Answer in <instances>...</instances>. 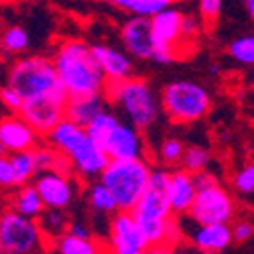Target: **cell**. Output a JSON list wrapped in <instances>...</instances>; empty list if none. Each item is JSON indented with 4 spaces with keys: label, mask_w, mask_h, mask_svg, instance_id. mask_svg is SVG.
<instances>
[{
    "label": "cell",
    "mask_w": 254,
    "mask_h": 254,
    "mask_svg": "<svg viewBox=\"0 0 254 254\" xmlns=\"http://www.w3.org/2000/svg\"><path fill=\"white\" fill-rule=\"evenodd\" d=\"M232 189L244 197L254 195V161L244 163L232 175Z\"/></svg>",
    "instance_id": "cell-30"
},
{
    "label": "cell",
    "mask_w": 254,
    "mask_h": 254,
    "mask_svg": "<svg viewBox=\"0 0 254 254\" xmlns=\"http://www.w3.org/2000/svg\"><path fill=\"white\" fill-rule=\"evenodd\" d=\"M67 232H69V234H73V236H79V238H92L90 226H86L79 220H71L69 226H67Z\"/></svg>",
    "instance_id": "cell-38"
},
{
    "label": "cell",
    "mask_w": 254,
    "mask_h": 254,
    "mask_svg": "<svg viewBox=\"0 0 254 254\" xmlns=\"http://www.w3.org/2000/svg\"><path fill=\"white\" fill-rule=\"evenodd\" d=\"M185 155V144L181 138L177 136H167L161 142V149H159V157L167 167H173V165H181V159Z\"/></svg>",
    "instance_id": "cell-31"
},
{
    "label": "cell",
    "mask_w": 254,
    "mask_h": 254,
    "mask_svg": "<svg viewBox=\"0 0 254 254\" xmlns=\"http://www.w3.org/2000/svg\"><path fill=\"white\" fill-rule=\"evenodd\" d=\"M55 250L57 254H104L94 238H79L69 232L61 234L55 240Z\"/></svg>",
    "instance_id": "cell-24"
},
{
    "label": "cell",
    "mask_w": 254,
    "mask_h": 254,
    "mask_svg": "<svg viewBox=\"0 0 254 254\" xmlns=\"http://www.w3.org/2000/svg\"><path fill=\"white\" fill-rule=\"evenodd\" d=\"M92 51L100 63L106 79H108V83L132 77V59L128 53L118 51L108 45H92Z\"/></svg>",
    "instance_id": "cell-19"
},
{
    "label": "cell",
    "mask_w": 254,
    "mask_h": 254,
    "mask_svg": "<svg viewBox=\"0 0 254 254\" xmlns=\"http://www.w3.org/2000/svg\"><path fill=\"white\" fill-rule=\"evenodd\" d=\"M211 163V155L203 146H187L185 155L181 159V169L189 173H201L207 171V167Z\"/></svg>",
    "instance_id": "cell-29"
},
{
    "label": "cell",
    "mask_w": 254,
    "mask_h": 254,
    "mask_svg": "<svg viewBox=\"0 0 254 254\" xmlns=\"http://www.w3.org/2000/svg\"><path fill=\"white\" fill-rule=\"evenodd\" d=\"M35 161H37V169L41 171H59V173H73L69 159L63 155L61 151H57L55 146L47 144H37L35 149Z\"/></svg>",
    "instance_id": "cell-22"
},
{
    "label": "cell",
    "mask_w": 254,
    "mask_h": 254,
    "mask_svg": "<svg viewBox=\"0 0 254 254\" xmlns=\"http://www.w3.org/2000/svg\"><path fill=\"white\" fill-rule=\"evenodd\" d=\"M228 55L240 65H254V33L230 41Z\"/></svg>",
    "instance_id": "cell-28"
},
{
    "label": "cell",
    "mask_w": 254,
    "mask_h": 254,
    "mask_svg": "<svg viewBox=\"0 0 254 254\" xmlns=\"http://www.w3.org/2000/svg\"><path fill=\"white\" fill-rule=\"evenodd\" d=\"M183 12L177 10L175 6H169L155 16H151V27H153V37L157 49L161 51H173L183 57L181 49V27H183Z\"/></svg>",
    "instance_id": "cell-15"
},
{
    "label": "cell",
    "mask_w": 254,
    "mask_h": 254,
    "mask_svg": "<svg viewBox=\"0 0 254 254\" xmlns=\"http://www.w3.org/2000/svg\"><path fill=\"white\" fill-rule=\"evenodd\" d=\"M102 2H108L112 6H118V8H124L126 12H128L130 4H132V0H102Z\"/></svg>",
    "instance_id": "cell-40"
},
{
    "label": "cell",
    "mask_w": 254,
    "mask_h": 254,
    "mask_svg": "<svg viewBox=\"0 0 254 254\" xmlns=\"http://www.w3.org/2000/svg\"><path fill=\"white\" fill-rule=\"evenodd\" d=\"M187 216L197 224H230L236 216V203L228 189L220 181H214L197 189L195 201Z\"/></svg>",
    "instance_id": "cell-10"
},
{
    "label": "cell",
    "mask_w": 254,
    "mask_h": 254,
    "mask_svg": "<svg viewBox=\"0 0 254 254\" xmlns=\"http://www.w3.org/2000/svg\"><path fill=\"white\" fill-rule=\"evenodd\" d=\"M53 63L63 90L69 96L102 94L106 90V79L100 63L88 45L81 39H65L55 49Z\"/></svg>",
    "instance_id": "cell-2"
},
{
    "label": "cell",
    "mask_w": 254,
    "mask_h": 254,
    "mask_svg": "<svg viewBox=\"0 0 254 254\" xmlns=\"http://www.w3.org/2000/svg\"><path fill=\"white\" fill-rule=\"evenodd\" d=\"M88 134L96 140L100 149L112 159H144L146 142L142 130L130 122L120 120L112 112H102L86 126Z\"/></svg>",
    "instance_id": "cell-5"
},
{
    "label": "cell",
    "mask_w": 254,
    "mask_h": 254,
    "mask_svg": "<svg viewBox=\"0 0 254 254\" xmlns=\"http://www.w3.org/2000/svg\"><path fill=\"white\" fill-rule=\"evenodd\" d=\"M10 161L14 167V175H16V187L31 183L39 169H37V161H35V153L31 151H18V153H10Z\"/></svg>",
    "instance_id": "cell-26"
},
{
    "label": "cell",
    "mask_w": 254,
    "mask_h": 254,
    "mask_svg": "<svg viewBox=\"0 0 254 254\" xmlns=\"http://www.w3.org/2000/svg\"><path fill=\"white\" fill-rule=\"evenodd\" d=\"M2 155H8V151H6V146L0 142V157H2Z\"/></svg>",
    "instance_id": "cell-42"
},
{
    "label": "cell",
    "mask_w": 254,
    "mask_h": 254,
    "mask_svg": "<svg viewBox=\"0 0 254 254\" xmlns=\"http://www.w3.org/2000/svg\"><path fill=\"white\" fill-rule=\"evenodd\" d=\"M67 100H69V94L65 90H57V92H51L45 96H37V98L25 100L18 114L23 116L41 136H47L55 126L65 118Z\"/></svg>",
    "instance_id": "cell-11"
},
{
    "label": "cell",
    "mask_w": 254,
    "mask_h": 254,
    "mask_svg": "<svg viewBox=\"0 0 254 254\" xmlns=\"http://www.w3.org/2000/svg\"><path fill=\"white\" fill-rule=\"evenodd\" d=\"M161 108L169 120L177 124H191L209 112L211 96L201 83L179 79L167 83L161 90Z\"/></svg>",
    "instance_id": "cell-7"
},
{
    "label": "cell",
    "mask_w": 254,
    "mask_h": 254,
    "mask_svg": "<svg viewBox=\"0 0 254 254\" xmlns=\"http://www.w3.org/2000/svg\"><path fill=\"white\" fill-rule=\"evenodd\" d=\"M189 242L205 254H218L232 244V226L230 224H197L187 232Z\"/></svg>",
    "instance_id": "cell-17"
},
{
    "label": "cell",
    "mask_w": 254,
    "mask_h": 254,
    "mask_svg": "<svg viewBox=\"0 0 254 254\" xmlns=\"http://www.w3.org/2000/svg\"><path fill=\"white\" fill-rule=\"evenodd\" d=\"M199 33H201V23L195 16L185 14L183 27H181V43H193V41L199 37Z\"/></svg>",
    "instance_id": "cell-35"
},
{
    "label": "cell",
    "mask_w": 254,
    "mask_h": 254,
    "mask_svg": "<svg viewBox=\"0 0 254 254\" xmlns=\"http://www.w3.org/2000/svg\"><path fill=\"white\" fill-rule=\"evenodd\" d=\"M197 6H199L201 18L207 25H211L220 18L222 8H224V0H197Z\"/></svg>",
    "instance_id": "cell-34"
},
{
    "label": "cell",
    "mask_w": 254,
    "mask_h": 254,
    "mask_svg": "<svg viewBox=\"0 0 254 254\" xmlns=\"http://www.w3.org/2000/svg\"><path fill=\"white\" fill-rule=\"evenodd\" d=\"M39 222V228L43 232L45 240H57L61 234L67 232V226H69V218L65 214V209H57V207H45L43 214L37 218Z\"/></svg>",
    "instance_id": "cell-23"
},
{
    "label": "cell",
    "mask_w": 254,
    "mask_h": 254,
    "mask_svg": "<svg viewBox=\"0 0 254 254\" xmlns=\"http://www.w3.org/2000/svg\"><path fill=\"white\" fill-rule=\"evenodd\" d=\"M195 195H197V187L193 181V173L185 171V169L171 171L169 187H167V199L173 209V214L175 216L189 214V209H191L195 201Z\"/></svg>",
    "instance_id": "cell-18"
},
{
    "label": "cell",
    "mask_w": 254,
    "mask_h": 254,
    "mask_svg": "<svg viewBox=\"0 0 254 254\" xmlns=\"http://www.w3.org/2000/svg\"><path fill=\"white\" fill-rule=\"evenodd\" d=\"M88 199H90V207L96 211V214H116L118 211V203H116L112 191L100 179L90 183Z\"/></svg>",
    "instance_id": "cell-25"
},
{
    "label": "cell",
    "mask_w": 254,
    "mask_h": 254,
    "mask_svg": "<svg viewBox=\"0 0 254 254\" xmlns=\"http://www.w3.org/2000/svg\"><path fill=\"white\" fill-rule=\"evenodd\" d=\"M0 104H2L6 110H10L12 114H18L20 108H23L25 100H23V96H20L14 88H10L6 83L4 88H0Z\"/></svg>",
    "instance_id": "cell-33"
},
{
    "label": "cell",
    "mask_w": 254,
    "mask_h": 254,
    "mask_svg": "<svg viewBox=\"0 0 254 254\" xmlns=\"http://www.w3.org/2000/svg\"><path fill=\"white\" fill-rule=\"evenodd\" d=\"M0 185L2 187H16V175H14V167L8 155L0 157Z\"/></svg>",
    "instance_id": "cell-36"
},
{
    "label": "cell",
    "mask_w": 254,
    "mask_h": 254,
    "mask_svg": "<svg viewBox=\"0 0 254 254\" xmlns=\"http://www.w3.org/2000/svg\"><path fill=\"white\" fill-rule=\"evenodd\" d=\"M45 140L69 159L75 177L81 181L100 179L106 165L110 163V157L96 144L88 130L69 118H63L45 136Z\"/></svg>",
    "instance_id": "cell-3"
},
{
    "label": "cell",
    "mask_w": 254,
    "mask_h": 254,
    "mask_svg": "<svg viewBox=\"0 0 254 254\" xmlns=\"http://www.w3.org/2000/svg\"><path fill=\"white\" fill-rule=\"evenodd\" d=\"M108 104L110 102L104 92L88 94V96H69L67 106H65V118H69L71 122L86 128L94 118H98L102 112H106Z\"/></svg>",
    "instance_id": "cell-20"
},
{
    "label": "cell",
    "mask_w": 254,
    "mask_h": 254,
    "mask_svg": "<svg viewBox=\"0 0 254 254\" xmlns=\"http://www.w3.org/2000/svg\"><path fill=\"white\" fill-rule=\"evenodd\" d=\"M244 8L250 18H254V0H244Z\"/></svg>",
    "instance_id": "cell-41"
},
{
    "label": "cell",
    "mask_w": 254,
    "mask_h": 254,
    "mask_svg": "<svg viewBox=\"0 0 254 254\" xmlns=\"http://www.w3.org/2000/svg\"><path fill=\"white\" fill-rule=\"evenodd\" d=\"M29 45H31L29 31L20 25H12L0 35V47L8 53H23L29 49Z\"/></svg>",
    "instance_id": "cell-27"
},
{
    "label": "cell",
    "mask_w": 254,
    "mask_h": 254,
    "mask_svg": "<svg viewBox=\"0 0 254 254\" xmlns=\"http://www.w3.org/2000/svg\"><path fill=\"white\" fill-rule=\"evenodd\" d=\"M175 0H132V4L128 8L130 14H138V16H155L157 12L173 6Z\"/></svg>",
    "instance_id": "cell-32"
},
{
    "label": "cell",
    "mask_w": 254,
    "mask_h": 254,
    "mask_svg": "<svg viewBox=\"0 0 254 254\" xmlns=\"http://www.w3.org/2000/svg\"><path fill=\"white\" fill-rule=\"evenodd\" d=\"M108 238L110 254H146L151 248L149 238L144 236L130 211H116L112 216Z\"/></svg>",
    "instance_id": "cell-12"
},
{
    "label": "cell",
    "mask_w": 254,
    "mask_h": 254,
    "mask_svg": "<svg viewBox=\"0 0 254 254\" xmlns=\"http://www.w3.org/2000/svg\"><path fill=\"white\" fill-rule=\"evenodd\" d=\"M254 236V224L250 220H236V224L232 226V238L234 242H246Z\"/></svg>",
    "instance_id": "cell-37"
},
{
    "label": "cell",
    "mask_w": 254,
    "mask_h": 254,
    "mask_svg": "<svg viewBox=\"0 0 254 254\" xmlns=\"http://www.w3.org/2000/svg\"><path fill=\"white\" fill-rule=\"evenodd\" d=\"M146 254H175V252H173V246L169 244H155L146 250Z\"/></svg>",
    "instance_id": "cell-39"
},
{
    "label": "cell",
    "mask_w": 254,
    "mask_h": 254,
    "mask_svg": "<svg viewBox=\"0 0 254 254\" xmlns=\"http://www.w3.org/2000/svg\"><path fill=\"white\" fill-rule=\"evenodd\" d=\"M120 39L124 43V49L130 57L140 61H153L157 53V43L153 37V27L149 16L132 14L124 20L120 29Z\"/></svg>",
    "instance_id": "cell-13"
},
{
    "label": "cell",
    "mask_w": 254,
    "mask_h": 254,
    "mask_svg": "<svg viewBox=\"0 0 254 254\" xmlns=\"http://www.w3.org/2000/svg\"><path fill=\"white\" fill-rule=\"evenodd\" d=\"M108 102L138 130H146L159 120L161 96L155 94L153 86L142 77H126L122 81L106 83L104 90Z\"/></svg>",
    "instance_id": "cell-4"
},
{
    "label": "cell",
    "mask_w": 254,
    "mask_h": 254,
    "mask_svg": "<svg viewBox=\"0 0 254 254\" xmlns=\"http://www.w3.org/2000/svg\"><path fill=\"white\" fill-rule=\"evenodd\" d=\"M169 177H171V173L167 169H161V167L153 169L149 187H146L144 195L130 211L136 224L140 226V230L144 232V236L149 238L151 246L155 244L173 246L181 236V228L167 199Z\"/></svg>",
    "instance_id": "cell-1"
},
{
    "label": "cell",
    "mask_w": 254,
    "mask_h": 254,
    "mask_svg": "<svg viewBox=\"0 0 254 254\" xmlns=\"http://www.w3.org/2000/svg\"><path fill=\"white\" fill-rule=\"evenodd\" d=\"M39 140L41 134L20 114L0 118V142L6 146L8 153L31 151L39 144Z\"/></svg>",
    "instance_id": "cell-16"
},
{
    "label": "cell",
    "mask_w": 254,
    "mask_h": 254,
    "mask_svg": "<svg viewBox=\"0 0 254 254\" xmlns=\"http://www.w3.org/2000/svg\"><path fill=\"white\" fill-rule=\"evenodd\" d=\"M6 83L23 96V100L63 90L53 59L45 55H27L18 59L8 71Z\"/></svg>",
    "instance_id": "cell-8"
},
{
    "label": "cell",
    "mask_w": 254,
    "mask_h": 254,
    "mask_svg": "<svg viewBox=\"0 0 254 254\" xmlns=\"http://www.w3.org/2000/svg\"><path fill=\"white\" fill-rule=\"evenodd\" d=\"M153 167L144 159H112L100 181L112 191L118 211H132L149 187Z\"/></svg>",
    "instance_id": "cell-6"
},
{
    "label": "cell",
    "mask_w": 254,
    "mask_h": 254,
    "mask_svg": "<svg viewBox=\"0 0 254 254\" xmlns=\"http://www.w3.org/2000/svg\"><path fill=\"white\" fill-rule=\"evenodd\" d=\"M33 183L39 189L41 197H43L45 207L67 209L71 205V201L75 199V193H77L75 179L69 173L41 171V173H37Z\"/></svg>",
    "instance_id": "cell-14"
},
{
    "label": "cell",
    "mask_w": 254,
    "mask_h": 254,
    "mask_svg": "<svg viewBox=\"0 0 254 254\" xmlns=\"http://www.w3.org/2000/svg\"><path fill=\"white\" fill-rule=\"evenodd\" d=\"M175 2H177V0H175Z\"/></svg>",
    "instance_id": "cell-43"
},
{
    "label": "cell",
    "mask_w": 254,
    "mask_h": 254,
    "mask_svg": "<svg viewBox=\"0 0 254 254\" xmlns=\"http://www.w3.org/2000/svg\"><path fill=\"white\" fill-rule=\"evenodd\" d=\"M45 236L39 222L18 214L16 209H6L0 214V254H33Z\"/></svg>",
    "instance_id": "cell-9"
},
{
    "label": "cell",
    "mask_w": 254,
    "mask_h": 254,
    "mask_svg": "<svg viewBox=\"0 0 254 254\" xmlns=\"http://www.w3.org/2000/svg\"><path fill=\"white\" fill-rule=\"evenodd\" d=\"M12 209H16L18 214L33 218V220H37L43 214L45 203L39 193V189L35 187V183H25L16 189V193L12 195Z\"/></svg>",
    "instance_id": "cell-21"
}]
</instances>
